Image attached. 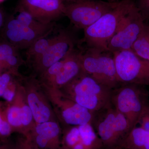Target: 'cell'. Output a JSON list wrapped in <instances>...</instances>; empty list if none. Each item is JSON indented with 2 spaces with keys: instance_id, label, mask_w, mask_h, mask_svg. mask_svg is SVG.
<instances>
[{
  "instance_id": "6da1fadb",
  "label": "cell",
  "mask_w": 149,
  "mask_h": 149,
  "mask_svg": "<svg viewBox=\"0 0 149 149\" xmlns=\"http://www.w3.org/2000/svg\"><path fill=\"white\" fill-rule=\"evenodd\" d=\"M135 6L133 0L119 1L114 8L84 29V38L80 40V43H85L87 48L108 52V45L110 40L123 19Z\"/></svg>"
},
{
  "instance_id": "7a4b0ae2",
  "label": "cell",
  "mask_w": 149,
  "mask_h": 149,
  "mask_svg": "<svg viewBox=\"0 0 149 149\" xmlns=\"http://www.w3.org/2000/svg\"><path fill=\"white\" fill-rule=\"evenodd\" d=\"M91 124L103 149H119L132 128L127 118L112 104L93 113Z\"/></svg>"
},
{
  "instance_id": "3957f363",
  "label": "cell",
  "mask_w": 149,
  "mask_h": 149,
  "mask_svg": "<svg viewBox=\"0 0 149 149\" xmlns=\"http://www.w3.org/2000/svg\"><path fill=\"white\" fill-rule=\"evenodd\" d=\"M144 86L122 84L112 91V105L127 118L132 129L149 109L148 93Z\"/></svg>"
},
{
  "instance_id": "277c9868",
  "label": "cell",
  "mask_w": 149,
  "mask_h": 149,
  "mask_svg": "<svg viewBox=\"0 0 149 149\" xmlns=\"http://www.w3.org/2000/svg\"><path fill=\"white\" fill-rule=\"evenodd\" d=\"M80 58L83 72L99 83L112 90L120 85L111 53L94 48H81Z\"/></svg>"
},
{
  "instance_id": "5b68a950",
  "label": "cell",
  "mask_w": 149,
  "mask_h": 149,
  "mask_svg": "<svg viewBox=\"0 0 149 149\" xmlns=\"http://www.w3.org/2000/svg\"><path fill=\"white\" fill-rule=\"evenodd\" d=\"M70 87L74 102L93 113L111 104V89L97 82L83 73L68 84Z\"/></svg>"
},
{
  "instance_id": "8992f818",
  "label": "cell",
  "mask_w": 149,
  "mask_h": 149,
  "mask_svg": "<svg viewBox=\"0 0 149 149\" xmlns=\"http://www.w3.org/2000/svg\"><path fill=\"white\" fill-rule=\"evenodd\" d=\"M119 1L72 0L65 3L64 15L76 29L91 26L117 5Z\"/></svg>"
},
{
  "instance_id": "52a82bcc",
  "label": "cell",
  "mask_w": 149,
  "mask_h": 149,
  "mask_svg": "<svg viewBox=\"0 0 149 149\" xmlns=\"http://www.w3.org/2000/svg\"><path fill=\"white\" fill-rule=\"evenodd\" d=\"M113 55L120 84L149 86V61L130 49L116 52Z\"/></svg>"
},
{
  "instance_id": "ba28073f",
  "label": "cell",
  "mask_w": 149,
  "mask_h": 149,
  "mask_svg": "<svg viewBox=\"0 0 149 149\" xmlns=\"http://www.w3.org/2000/svg\"><path fill=\"white\" fill-rule=\"evenodd\" d=\"M145 21L135 4L123 19L116 32L110 40L108 45V52L113 54L131 49L146 25Z\"/></svg>"
},
{
  "instance_id": "9c48e42d",
  "label": "cell",
  "mask_w": 149,
  "mask_h": 149,
  "mask_svg": "<svg viewBox=\"0 0 149 149\" xmlns=\"http://www.w3.org/2000/svg\"><path fill=\"white\" fill-rule=\"evenodd\" d=\"M80 44L73 29H61L55 35L54 40L46 52L35 63L41 69L46 70L67 56Z\"/></svg>"
},
{
  "instance_id": "30bf717a",
  "label": "cell",
  "mask_w": 149,
  "mask_h": 149,
  "mask_svg": "<svg viewBox=\"0 0 149 149\" xmlns=\"http://www.w3.org/2000/svg\"><path fill=\"white\" fill-rule=\"evenodd\" d=\"M3 29L4 40L18 50L27 49L36 40L49 35L53 31L27 27L14 17H11L6 21Z\"/></svg>"
},
{
  "instance_id": "8fae6325",
  "label": "cell",
  "mask_w": 149,
  "mask_h": 149,
  "mask_svg": "<svg viewBox=\"0 0 149 149\" xmlns=\"http://www.w3.org/2000/svg\"><path fill=\"white\" fill-rule=\"evenodd\" d=\"M65 3L64 0H20L19 6L38 21L50 24L64 15Z\"/></svg>"
},
{
  "instance_id": "7c38bea8",
  "label": "cell",
  "mask_w": 149,
  "mask_h": 149,
  "mask_svg": "<svg viewBox=\"0 0 149 149\" xmlns=\"http://www.w3.org/2000/svg\"><path fill=\"white\" fill-rule=\"evenodd\" d=\"M81 48H76L64 58L60 71L54 79L58 85H67L84 73L80 61Z\"/></svg>"
},
{
  "instance_id": "4fadbf2b",
  "label": "cell",
  "mask_w": 149,
  "mask_h": 149,
  "mask_svg": "<svg viewBox=\"0 0 149 149\" xmlns=\"http://www.w3.org/2000/svg\"><path fill=\"white\" fill-rule=\"evenodd\" d=\"M62 116L67 124L78 126L91 123L93 113L74 102L64 109Z\"/></svg>"
},
{
  "instance_id": "5bb4252c",
  "label": "cell",
  "mask_w": 149,
  "mask_h": 149,
  "mask_svg": "<svg viewBox=\"0 0 149 149\" xmlns=\"http://www.w3.org/2000/svg\"><path fill=\"white\" fill-rule=\"evenodd\" d=\"M28 102L36 122L41 123L48 121L50 116V111L47 107L39 100L37 95L34 93L29 94Z\"/></svg>"
},
{
  "instance_id": "9a60e30c",
  "label": "cell",
  "mask_w": 149,
  "mask_h": 149,
  "mask_svg": "<svg viewBox=\"0 0 149 149\" xmlns=\"http://www.w3.org/2000/svg\"><path fill=\"white\" fill-rule=\"evenodd\" d=\"M48 36L39 38L26 49V55L28 58L32 59L35 61L46 52L55 38V36L50 37Z\"/></svg>"
},
{
  "instance_id": "2e32d148",
  "label": "cell",
  "mask_w": 149,
  "mask_h": 149,
  "mask_svg": "<svg viewBox=\"0 0 149 149\" xmlns=\"http://www.w3.org/2000/svg\"><path fill=\"white\" fill-rule=\"evenodd\" d=\"M17 12V14L15 18L24 26L41 30H53L54 23L45 24L38 21L28 12L19 6Z\"/></svg>"
},
{
  "instance_id": "e0dca14e",
  "label": "cell",
  "mask_w": 149,
  "mask_h": 149,
  "mask_svg": "<svg viewBox=\"0 0 149 149\" xmlns=\"http://www.w3.org/2000/svg\"><path fill=\"white\" fill-rule=\"evenodd\" d=\"M130 50L141 58L149 61V25L146 24Z\"/></svg>"
},
{
  "instance_id": "ac0fdd59",
  "label": "cell",
  "mask_w": 149,
  "mask_h": 149,
  "mask_svg": "<svg viewBox=\"0 0 149 149\" xmlns=\"http://www.w3.org/2000/svg\"><path fill=\"white\" fill-rule=\"evenodd\" d=\"M38 135H42L49 141L57 137L59 133V128L56 123L53 122H46L40 123L36 128Z\"/></svg>"
},
{
  "instance_id": "d6986e66",
  "label": "cell",
  "mask_w": 149,
  "mask_h": 149,
  "mask_svg": "<svg viewBox=\"0 0 149 149\" xmlns=\"http://www.w3.org/2000/svg\"><path fill=\"white\" fill-rule=\"evenodd\" d=\"M6 117L11 127H19L22 125L21 108L16 105L9 107L7 111Z\"/></svg>"
},
{
  "instance_id": "ffe728a7",
  "label": "cell",
  "mask_w": 149,
  "mask_h": 149,
  "mask_svg": "<svg viewBox=\"0 0 149 149\" xmlns=\"http://www.w3.org/2000/svg\"><path fill=\"white\" fill-rule=\"evenodd\" d=\"M18 53V49L10 43L4 40L0 42V59L4 61L10 56Z\"/></svg>"
},
{
  "instance_id": "44dd1931",
  "label": "cell",
  "mask_w": 149,
  "mask_h": 149,
  "mask_svg": "<svg viewBox=\"0 0 149 149\" xmlns=\"http://www.w3.org/2000/svg\"><path fill=\"white\" fill-rule=\"evenodd\" d=\"M80 141V135L78 126L71 128L65 137L66 144L68 147L72 148Z\"/></svg>"
},
{
  "instance_id": "7402d4cb",
  "label": "cell",
  "mask_w": 149,
  "mask_h": 149,
  "mask_svg": "<svg viewBox=\"0 0 149 149\" xmlns=\"http://www.w3.org/2000/svg\"><path fill=\"white\" fill-rule=\"evenodd\" d=\"M135 3L145 20H149V0H137Z\"/></svg>"
},
{
  "instance_id": "603a6c76",
  "label": "cell",
  "mask_w": 149,
  "mask_h": 149,
  "mask_svg": "<svg viewBox=\"0 0 149 149\" xmlns=\"http://www.w3.org/2000/svg\"><path fill=\"white\" fill-rule=\"evenodd\" d=\"M33 117L32 111L29 106L25 105L21 108L22 123L24 125H29Z\"/></svg>"
},
{
  "instance_id": "cb8c5ba5",
  "label": "cell",
  "mask_w": 149,
  "mask_h": 149,
  "mask_svg": "<svg viewBox=\"0 0 149 149\" xmlns=\"http://www.w3.org/2000/svg\"><path fill=\"white\" fill-rule=\"evenodd\" d=\"M64 62V59L52 65L47 68V74L49 77H53L54 79L61 69Z\"/></svg>"
},
{
  "instance_id": "d4e9b609",
  "label": "cell",
  "mask_w": 149,
  "mask_h": 149,
  "mask_svg": "<svg viewBox=\"0 0 149 149\" xmlns=\"http://www.w3.org/2000/svg\"><path fill=\"white\" fill-rule=\"evenodd\" d=\"M11 131V126L7 119L3 118L1 113H0V136L6 137L10 134Z\"/></svg>"
},
{
  "instance_id": "484cf974",
  "label": "cell",
  "mask_w": 149,
  "mask_h": 149,
  "mask_svg": "<svg viewBox=\"0 0 149 149\" xmlns=\"http://www.w3.org/2000/svg\"><path fill=\"white\" fill-rule=\"evenodd\" d=\"M20 56L19 54L10 56L3 62V65L8 67H15L21 60Z\"/></svg>"
},
{
  "instance_id": "4316f807",
  "label": "cell",
  "mask_w": 149,
  "mask_h": 149,
  "mask_svg": "<svg viewBox=\"0 0 149 149\" xmlns=\"http://www.w3.org/2000/svg\"><path fill=\"white\" fill-rule=\"evenodd\" d=\"M139 123L141 125L140 127L144 130L149 132V109L141 116L138 123Z\"/></svg>"
},
{
  "instance_id": "83f0119b",
  "label": "cell",
  "mask_w": 149,
  "mask_h": 149,
  "mask_svg": "<svg viewBox=\"0 0 149 149\" xmlns=\"http://www.w3.org/2000/svg\"><path fill=\"white\" fill-rule=\"evenodd\" d=\"M11 81L10 74L8 73L0 74V85L8 88Z\"/></svg>"
},
{
  "instance_id": "f1b7e54d",
  "label": "cell",
  "mask_w": 149,
  "mask_h": 149,
  "mask_svg": "<svg viewBox=\"0 0 149 149\" xmlns=\"http://www.w3.org/2000/svg\"><path fill=\"white\" fill-rule=\"evenodd\" d=\"M49 140L42 135H38L36 138V143L38 146L41 148H44L47 146Z\"/></svg>"
},
{
  "instance_id": "f546056e",
  "label": "cell",
  "mask_w": 149,
  "mask_h": 149,
  "mask_svg": "<svg viewBox=\"0 0 149 149\" xmlns=\"http://www.w3.org/2000/svg\"><path fill=\"white\" fill-rule=\"evenodd\" d=\"M15 95V93L13 90L8 88L6 89L2 97L7 101L11 102L13 100Z\"/></svg>"
},
{
  "instance_id": "4dcf8cb0",
  "label": "cell",
  "mask_w": 149,
  "mask_h": 149,
  "mask_svg": "<svg viewBox=\"0 0 149 149\" xmlns=\"http://www.w3.org/2000/svg\"><path fill=\"white\" fill-rule=\"evenodd\" d=\"M6 22L4 13L2 10L0 8V29H1L4 27Z\"/></svg>"
},
{
  "instance_id": "1f68e13d",
  "label": "cell",
  "mask_w": 149,
  "mask_h": 149,
  "mask_svg": "<svg viewBox=\"0 0 149 149\" xmlns=\"http://www.w3.org/2000/svg\"><path fill=\"white\" fill-rule=\"evenodd\" d=\"M144 149H149V132L147 138L146 142Z\"/></svg>"
},
{
  "instance_id": "d6a6232c",
  "label": "cell",
  "mask_w": 149,
  "mask_h": 149,
  "mask_svg": "<svg viewBox=\"0 0 149 149\" xmlns=\"http://www.w3.org/2000/svg\"><path fill=\"white\" fill-rule=\"evenodd\" d=\"M3 67L2 62L1 60V59H0V73H1V71Z\"/></svg>"
},
{
  "instance_id": "836d02e7",
  "label": "cell",
  "mask_w": 149,
  "mask_h": 149,
  "mask_svg": "<svg viewBox=\"0 0 149 149\" xmlns=\"http://www.w3.org/2000/svg\"><path fill=\"white\" fill-rule=\"evenodd\" d=\"M0 149H8L6 147L4 146H0Z\"/></svg>"
},
{
  "instance_id": "e575fe53",
  "label": "cell",
  "mask_w": 149,
  "mask_h": 149,
  "mask_svg": "<svg viewBox=\"0 0 149 149\" xmlns=\"http://www.w3.org/2000/svg\"><path fill=\"white\" fill-rule=\"evenodd\" d=\"M65 2H67L70 1H72V0H64Z\"/></svg>"
},
{
  "instance_id": "d590c367",
  "label": "cell",
  "mask_w": 149,
  "mask_h": 149,
  "mask_svg": "<svg viewBox=\"0 0 149 149\" xmlns=\"http://www.w3.org/2000/svg\"><path fill=\"white\" fill-rule=\"evenodd\" d=\"M3 1V0H0V2L2 1Z\"/></svg>"
}]
</instances>
